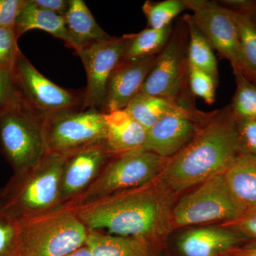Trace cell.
<instances>
[{
  "mask_svg": "<svg viewBox=\"0 0 256 256\" xmlns=\"http://www.w3.org/2000/svg\"><path fill=\"white\" fill-rule=\"evenodd\" d=\"M171 192L159 178L140 188L114 194L70 208L88 232L144 239L151 242L172 223Z\"/></svg>",
  "mask_w": 256,
  "mask_h": 256,
  "instance_id": "cell-1",
  "label": "cell"
},
{
  "mask_svg": "<svg viewBox=\"0 0 256 256\" xmlns=\"http://www.w3.org/2000/svg\"><path fill=\"white\" fill-rule=\"evenodd\" d=\"M242 153L237 120L229 106L210 112L194 137L170 158L159 178L170 192H180L224 174Z\"/></svg>",
  "mask_w": 256,
  "mask_h": 256,
  "instance_id": "cell-2",
  "label": "cell"
},
{
  "mask_svg": "<svg viewBox=\"0 0 256 256\" xmlns=\"http://www.w3.org/2000/svg\"><path fill=\"white\" fill-rule=\"evenodd\" d=\"M64 161L65 156L46 153L38 164L14 172L0 188V208L18 220L60 208Z\"/></svg>",
  "mask_w": 256,
  "mask_h": 256,
  "instance_id": "cell-3",
  "label": "cell"
},
{
  "mask_svg": "<svg viewBox=\"0 0 256 256\" xmlns=\"http://www.w3.org/2000/svg\"><path fill=\"white\" fill-rule=\"evenodd\" d=\"M15 256H65L85 245L88 230L66 207L22 220Z\"/></svg>",
  "mask_w": 256,
  "mask_h": 256,
  "instance_id": "cell-4",
  "label": "cell"
},
{
  "mask_svg": "<svg viewBox=\"0 0 256 256\" xmlns=\"http://www.w3.org/2000/svg\"><path fill=\"white\" fill-rule=\"evenodd\" d=\"M169 160L143 149L116 154L85 192L62 207L76 208L152 182L160 178Z\"/></svg>",
  "mask_w": 256,
  "mask_h": 256,
  "instance_id": "cell-5",
  "label": "cell"
},
{
  "mask_svg": "<svg viewBox=\"0 0 256 256\" xmlns=\"http://www.w3.org/2000/svg\"><path fill=\"white\" fill-rule=\"evenodd\" d=\"M188 28L182 20V24L173 30L140 92L194 107L188 86Z\"/></svg>",
  "mask_w": 256,
  "mask_h": 256,
  "instance_id": "cell-6",
  "label": "cell"
},
{
  "mask_svg": "<svg viewBox=\"0 0 256 256\" xmlns=\"http://www.w3.org/2000/svg\"><path fill=\"white\" fill-rule=\"evenodd\" d=\"M46 153L67 156L105 142V114L96 109L64 111L42 122Z\"/></svg>",
  "mask_w": 256,
  "mask_h": 256,
  "instance_id": "cell-7",
  "label": "cell"
},
{
  "mask_svg": "<svg viewBox=\"0 0 256 256\" xmlns=\"http://www.w3.org/2000/svg\"><path fill=\"white\" fill-rule=\"evenodd\" d=\"M245 212L220 174L200 184L182 198L172 210V223L184 227L218 220L234 222Z\"/></svg>",
  "mask_w": 256,
  "mask_h": 256,
  "instance_id": "cell-8",
  "label": "cell"
},
{
  "mask_svg": "<svg viewBox=\"0 0 256 256\" xmlns=\"http://www.w3.org/2000/svg\"><path fill=\"white\" fill-rule=\"evenodd\" d=\"M12 72L22 105L42 120L58 112L84 109V92L67 90L50 82L22 52Z\"/></svg>",
  "mask_w": 256,
  "mask_h": 256,
  "instance_id": "cell-9",
  "label": "cell"
},
{
  "mask_svg": "<svg viewBox=\"0 0 256 256\" xmlns=\"http://www.w3.org/2000/svg\"><path fill=\"white\" fill-rule=\"evenodd\" d=\"M42 122L22 104L0 117V150L14 173L38 164L46 154Z\"/></svg>",
  "mask_w": 256,
  "mask_h": 256,
  "instance_id": "cell-10",
  "label": "cell"
},
{
  "mask_svg": "<svg viewBox=\"0 0 256 256\" xmlns=\"http://www.w3.org/2000/svg\"><path fill=\"white\" fill-rule=\"evenodd\" d=\"M197 28L213 50L228 60L233 70H244L236 24L227 8L218 2L184 0Z\"/></svg>",
  "mask_w": 256,
  "mask_h": 256,
  "instance_id": "cell-11",
  "label": "cell"
},
{
  "mask_svg": "<svg viewBox=\"0 0 256 256\" xmlns=\"http://www.w3.org/2000/svg\"><path fill=\"white\" fill-rule=\"evenodd\" d=\"M126 44L124 35L114 36L108 41L76 52L82 60L87 76L84 109H96L104 112L108 84L122 60Z\"/></svg>",
  "mask_w": 256,
  "mask_h": 256,
  "instance_id": "cell-12",
  "label": "cell"
},
{
  "mask_svg": "<svg viewBox=\"0 0 256 256\" xmlns=\"http://www.w3.org/2000/svg\"><path fill=\"white\" fill-rule=\"evenodd\" d=\"M210 112L192 108L164 116L148 130L142 149L171 158L191 142Z\"/></svg>",
  "mask_w": 256,
  "mask_h": 256,
  "instance_id": "cell-13",
  "label": "cell"
},
{
  "mask_svg": "<svg viewBox=\"0 0 256 256\" xmlns=\"http://www.w3.org/2000/svg\"><path fill=\"white\" fill-rule=\"evenodd\" d=\"M116 154L105 141L65 156L60 176V208L85 192Z\"/></svg>",
  "mask_w": 256,
  "mask_h": 256,
  "instance_id": "cell-14",
  "label": "cell"
},
{
  "mask_svg": "<svg viewBox=\"0 0 256 256\" xmlns=\"http://www.w3.org/2000/svg\"><path fill=\"white\" fill-rule=\"evenodd\" d=\"M159 55V54H158ZM158 55L136 62H121L108 84L104 112L122 110L140 92Z\"/></svg>",
  "mask_w": 256,
  "mask_h": 256,
  "instance_id": "cell-15",
  "label": "cell"
},
{
  "mask_svg": "<svg viewBox=\"0 0 256 256\" xmlns=\"http://www.w3.org/2000/svg\"><path fill=\"white\" fill-rule=\"evenodd\" d=\"M240 240L239 234L230 229L203 227L184 234L178 248L184 256H218L232 250Z\"/></svg>",
  "mask_w": 256,
  "mask_h": 256,
  "instance_id": "cell-16",
  "label": "cell"
},
{
  "mask_svg": "<svg viewBox=\"0 0 256 256\" xmlns=\"http://www.w3.org/2000/svg\"><path fill=\"white\" fill-rule=\"evenodd\" d=\"M69 36V48L75 52L96 44L108 41L112 38L106 33L82 0H70L66 14L64 16Z\"/></svg>",
  "mask_w": 256,
  "mask_h": 256,
  "instance_id": "cell-17",
  "label": "cell"
},
{
  "mask_svg": "<svg viewBox=\"0 0 256 256\" xmlns=\"http://www.w3.org/2000/svg\"><path fill=\"white\" fill-rule=\"evenodd\" d=\"M106 143L114 154L142 149L148 130L122 109L105 114Z\"/></svg>",
  "mask_w": 256,
  "mask_h": 256,
  "instance_id": "cell-18",
  "label": "cell"
},
{
  "mask_svg": "<svg viewBox=\"0 0 256 256\" xmlns=\"http://www.w3.org/2000/svg\"><path fill=\"white\" fill-rule=\"evenodd\" d=\"M229 190L246 210L256 208V156L240 153L224 173Z\"/></svg>",
  "mask_w": 256,
  "mask_h": 256,
  "instance_id": "cell-19",
  "label": "cell"
},
{
  "mask_svg": "<svg viewBox=\"0 0 256 256\" xmlns=\"http://www.w3.org/2000/svg\"><path fill=\"white\" fill-rule=\"evenodd\" d=\"M150 242L144 239L88 232L85 245L94 256H153Z\"/></svg>",
  "mask_w": 256,
  "mask_h": 256,
  "instance_id": "cell-20",
  "label": "cell"
},
{
  "mask_svg": "<svg viewBox=\"0 0 256 256\" xmlns=\"http://www.w3.org/2000/svg\"><path fill=\"white\" fill-rule=\"evenodd\" d=\"M14 30L20 38L30 30H40L50 34L55 38L63 40L69 46V36L64 16L38 8L28 0L15 22Z\"/></svg>",
  "mask_w": 256,
  "mask_h": 256,
  "instance_id": "cell-21",
  "label": "cell"
},
{
  "mask_svg": "<svg viewBox=\"0 0 256 256\" xmlns=\"http://www.w3.org/2000/svg\"><path fill=\"white\" fill-rule=\"evenodd\" d=\"M192 108L194 107L182 105L165 98L139 92L124 110L148 130L164 116Z\"/></svg>",
  "mask_w": 256,
  "mask_h": 256,
  "instance_id": "cell-22",
  "label": "cell"
},
{
  "mask_svg": "<svg viewBox=\"0 0 256 256\" xmlns=\"http://www.w3.org/2000/svg\"><path fill=\"white\" fill-rule=\"evenodd\" d=\"M172 31V25H170L161 30L148 28L134 34L124 35L126 44L121 62H136L159 54Z\"/></svg>",
  "mask_w": 256,
  "mask_h": 256,
  "instance_id": "cell-23",
  "label": "cell"
},
{
  "mask_svg": "<svg viewBox=\"0 0 256 256\" xmlns=\"http://www.w3.org/2000/svg\"><path fill=\"white\" fill-rule=\"evenodd\" d=\"M183 20L188 31V65L210 74L218 82V64L210 42L197 28L192 15L186 14Z\"/></svg>",
  "mask_w": 256,
  "mask_h": 256,
  "instance_id": "cell-24",
  "label": "cell"
},
{
  "mask_svg": "<svg viewBox=\"0 0 256 256\" xmlns=\"http://www.w3.org/2000/svg\"><path fill=\"white\" fill-rule=\"evenodd\" d=\"M238 28L240 54L246 76L256 74V25L250 16L228 10Z\"/></svg>",
  "mask_w": 256,
  "mask_h": 256,
  "instance_id": "cell-25",
  "label": "cell"
},
{
  "mask_svg": "<svg viewBox=\"0 0 256 256\" xmlns=\"http://www.w3.org/2000/svg\"><path fill=\"white\" fill-rule=\"evenodd\" d=\"M236 89L229 105L236 120L256 119V86L240 70H233Z\"/></svg>",
  "mask_w": 256,
  "mask_h": 256,
  "instance_id": "cell-26",
  "label": "cell"
},
{
  "mask_svg": "<svg viewBox=\"0 0 256 256\" xmlns=\"http://www.w3.org/2000/svg\"><path fill=\"white\" fill-rule=\"evenodd\" d=\"M186 10L184 0H148L142 6V12L148 21V28L161 30L172 25V22Z\"/></svg>",
  "mask_w": 256,
  "mask_h": 256,
  "instance_id": "cell-27",
  "label": "cell"
},
{
  "mask_svg": "<svg viewBox=\"0 0 256 256\" xmlns=\"http://www.w3.org/2000/svg\"><path fill=\"white\" fill-rule=\"evenodd\" d=\"M21 220L0 208V256H15L18 250Z\"/></svg>",
  "mask_w": 256,
  "mask_h": 256,
  "instance_id": "cell-28",
  "label": "cell"
},
{
  "mask_svg": "<svg viewBox=\"0 0 256 256\" xmlns=\"http://www.w3.org/2000/svg\"><path fill=\"white\" fill-rule=\"evenodd\" d=\"M217 84L210 74L188 65V86L192 96L201 98L210 105L215 101Z\"/></svg>",
  "mask_w": 256,
  "mask_h": 256,
  "instance_id": "cell-29",
  "label": "cell"
},
{
  "mask_svg": "<svg viewBox=\"0 0 256 256\" xmlns=\"http://www.w3.org/2000/svg\"><path fill=\"white\" fill-rule=\"evenodd\" d=\"M14 28H0V69L12 72L21 50Z\"/></svg>",
  "mask_w": 256,
  "mask_h": 256,
  "instance_id": "cell-30",
  "label": "cell"
},
{
  "mask_svg": "<svg viewBox=\"0 0 256 256\" xmlns=\"http://www.w3.org/2000/svg\"><path fill=\"white\" fill-rule=\"evenodd\" d=\"M21 105V98L10 70L0 69V117Z\"/></svg>",
  "mask_w": 256,
  "mask_h": 256,
  "instance_id": "cell-31",
  "label": "cell"
},
{
  "mask_svg": "<svg viewBox=\"0 0 256 256\" xmlns=\"http://www.w3.org/2000/svg\"><path fill=\"white\" fill-rule=\"evenodd\" d=\"M237 132L242 152L256 156V119L237 120Z\"/></svg>",
  "mask_w": 256,
  "mask_h": 256,
  "instance_id": "cell-32",
  "label": "cell"
},
{
  "mask_svg": "<svg viewBox=\"0 0 256 256\" xmlns=\"http://www.w3.org/2000/svg\"><path fill=\"white\" fill-rule=\"evenodd\" d=\"M28 0H0V28H14L15 22Z\"/></svg>",
  "mask_w": 256,
  "mask_h": 256,
  "instance_id": "cell-33",
  "label": "cell"
},
{
  "mask_svg": "<svg viewBox=\"0 0 256 256\" xmlns=\"http://www.w3.org/2000/svg\"><path fill=\"white\" fill-rule=\"evenodd\" d=\"M234 222L236 228L240 233L256 238V208L246 210L240 218Z\"/></svg>",
  "mask_w": 256,
  "mask_h": 256,
  "instance_id": "cell-34",
  "label": "cell"
},
{
  "mask_svg": "<svg viewBox=\"0 0 256 256\" xmlns=\"http://www.w3.org/2000/svg\"><path fill=\"white\" fill-rule=\"evenodd\" d=\"M38 8L48 10L60 16H65L68 11L70 0H32Z\"/></svg>",
  "mask_w": 256,
  "mask_h": 256,
  "instance_id": "cell-35",
  "label": "cell"
},
{
  "mask_svg": "<svg viewBox=\"0 0 256 256\" xmlns=\"http://www.w3.org/2000/svg\"><path fill=\"white\" fill-rule=\"evenodd\" d=\"M65 256H94V255L90 248L86 245H84Z\"/></svg>",
  "mask_w": 256,
  "mask_h": 256,
  "instance_id": "cell-36",
  "label": "cell"
},
{
  "mask_svg": "<svg viewBox=\"0 0 256 256\" xmlns=\"http://www.w3.org/2000/svg\"><path fill=\"white\" fill-rule=\"evenodd\" d=\"M238 256H256V242L244 248Z\"/></svg>",
  "mask_w": 256,
  "mask_h": 256,
  "instance_id": "cell-37",
  "label": "cell"
},
{
  "mask_svg": "<svg viewBox=\"0 0 256 256\" xmlns=\"http://www.w3.org/2000/svg\"><path fill=\"white\" fill-rule=\"evenodd\" d=\"M246 76L247 78L252 82V84H255L256 86V74H250V75H247Z\"/></svg>",
  "mask_w": 256,
  "mask_h": 256,
  "instance_id": "cell-38",
  "label": "cell"
},
{
  "mask_svg": "<svg viewBox=\"0 0 256 256\" xmlns=\"http://www.w3.org/2000/svg\"><path fill=\"white\" fill-rule=\"evenodd\" d=\"M250 18L252 20V22H254V23L256 24V10H254V12L252 13V14L250 15Z\"/></svg>",
  "mask_w": 256,
  "mask_h": 256,
  "instance_id": "cell-39",
  "label": "cell"
},
{
  "mask_svg": "<svg viewBox=\"0 0 256 256\" xmlns=\"http://www.w3.org/2000/svg\"><path fill=\"white\" fill-rule=\"evenodd\" d=\"M224 256H234V255H226Z\"/></svg>",
  "mask_w": 256,
  "mask_h": 256,
  "instance_id": "cell-40",
  "label": "cell"
}]
</instances>
